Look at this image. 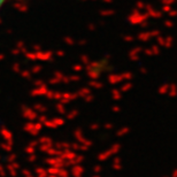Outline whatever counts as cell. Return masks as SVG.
Listing matches in <instances>:
<instances>
[{
  "mask_svg": "<svg viewBox=\"0 0 177 177\" xmlns=\"http://www.w3.org/2000/svg\"><path fill=\"white\" fill-rule=\"evenodd\" d=\"M7 1H8V0H0V11H1V9H3V7L7 4Z\"/></svg>",
  "mask_w": 177,
  "mask_h": 177,
  "instance_id": "obj_1",
  "label": "cell"
}]
</instances>
